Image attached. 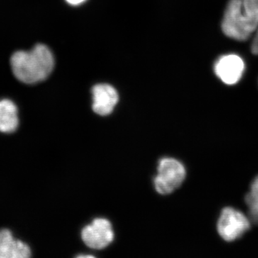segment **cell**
<instances>
[{"mask_svg": "<svg viewBox=\"0 0 258 258\" xmlns=\"http://www.w3.org/2000/svg\"><path fill=\"white\" fill-rule=\"evenodd\" d=\"M250 228V221L242 212L232 208L222 210L217 222V232L226 242L240 239Z\"/></svg>", "mask_w": 258, "mask_h": 258, "instance_id": "277c9868", "label": "cell"}, {"mask_svg": "<svg viewBox=\"0 0 258 258\" xmlns=\"http://www.w3.org/2000/svg\"><path fill=\"white\" fill-rule=\"evenodd\" d=\"M158 174L154 179L156 191L162 195L174 192L184 182L186 171L184 164L174 158L165 157L159 161Z\"/></svg>", "mask_w": 258, "mask_h": 258, "instance_id": "3957f363", "label": "cell"}, {"mask_svg": "<svg viewBox=\"0 0 258 258\" xmlns=\"http://www.w3.org/2000/svg\"><path fill=\"white\" fill-rule=\"evenodd\" d=\"M31 254L28 244L15 238L8 229L0 230V258H28Z\"/></svg>", "mask_w": 258, "mask_h": 258, "instance_id": "ba28073f", "label": "cell"}, {"mask_svg": "<svg viewBox=\"0 0 258 258\" xmlns=\"http://www.w3.org/2000/svg\"><path fill=\"white\" fill-rule=\"evenodd\" d=\"M245 64L237 54H227L219 57L214 64V71L220 81L228 86L237 84L243 76Z\"/></svg>", "mask_w": 258, "mask_h": 258, "instance_id": "8992f818", "label": "cell"}, {"mask_svg": "<svg viewBox=\"0 0 258 258\" xmlns=\"http://www.w3.org/2000/svg\"><path fill=\"white\" fill-rule=\"evenodd\" d=\"M12 71L18 81L25 84L41 82L54 69L53 55L46 45L38 44L29 51H17L12 55Z\"/></svg>", "mask_w": 258, "mask_h": 258, "instance_id": "6da1fadb", "label": "cell"}, {"mask_svg": "<svg viewBox=\"0 0 258 258\" xmlns=\"http://www.w3.org/2000/svg\"><path fill=\"white\" fill-rule=\"evenodd\" d=\"M245 203L248 207L249 219L258 225V176L251 184L250 190L245 197Z\"/></svg>", "mask_w": 258, "mask_h": 258, "instance_id": "30bf717a", "label": "cell"}, {"mask_svg": "<svg viewBox=\"0 0 258 258\" xmlns=\"http://www.w3.org/2000/svg\"><path fill=\"white\" fill-rule=\"evenodd\" d=\"M18 108L16 104L8 98L0 99V132L11 134L19 126Z\"/></svg>", "mask_w": 258, "mask_h": 258, "instance_id": "9c48e42d", "label": "cell"}, {"mask_svg": "<svg viewBox=\"0 0 258 258\" xmlns=\"http://www.w3.org/2000/svg\"><path fill=\"white\" fill-rule=\"evenodd\" d=\"M221 28L229 38L237 41L248 40L258 28V0H230Z\"/></svg>", "mask_w": 258, "mask_h": 258, "instance_id": "7a4b0ae2", "label": "cell"}, {"mask_svg": "<svg viewBox=\"0 0 258 258\" xmlns=\"http://www.w3.org/2000/svg\"><path fill=\"white\" fill-rule=\"evenodd\" d=\"M251 52L254 55H258V28L257 31L255 32V35H254L252 44H251Z\"/></svg>", "mask_w": 258, "mask_h": 258, "instance_id": "8fae6325", "label": "cell"}, {"mask_svg": "<svg viewBox=\"0 0 258 258\" xmlns=\"http://www.w3.org/2000/svg\"><path fill=\"white\" fill-rule=\"evenodd\" d=\"M81 237L88 247L102 249L108 247L114 240V232L109 220L97 218L83 229Z\"/></svg>", "mask_w": 258, "mask_h": 258, "instance_id": "5b68a950", "label": "cell"}, {"mask_svg": "<svg viewBox=\"0 0 258 258\" xmlns=\"http://www.w3.org/2000/svg\"><path fill=\"white\" fill-rule=\"evenodd\" d=\"M69 4L72 5H78L81 4V3H84L86 0H66Z\"/></svg>", "mask_w": 258, "mask_h": 258, "instance_id": "7c38bea8", "label": "cell"}, {"mask_svg": "<svg viewBox=\"0 0 258 258\" xmlns=\"http://www.w3.org/2000/svg\"><path fill=\"white\" fill-rule=\"evenodd\" d=\"M93 110L98 115L111 114L118 102V93L109 84L96 85L92 89Z\"/></svg>", "mask_w": 258, "mask_h": 258, "instance_id": "52a82bcc", "label": "cell"}]
</instances>
